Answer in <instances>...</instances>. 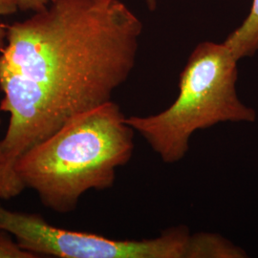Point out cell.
I'll return each instance as SVG.
<instances>
[{
    "mask_svg": "<svg viewBox=\"0 0 258 258\" xmlns=\"http://www.w3.org/2000/svg\"><path fill=\"white\" fill-rule=\"evenodd\" d=\"M143 31L120 0H52L8 25L0 51V153L15 161L75 116L112 101L128 79Z\"/></svg>",
    "mask_w": 258,
    "mask_h": 258,
    "instance_id": "cell-1",
    "label": "cell"
},
{
    "mask_svg": "<svg viewBox=\"0 0 258 258\" xmlns=\"http://www.w3.org/2000/svg\"><path fill=\"white\" fill-rule=\"evenodd\" d=\"M135 130L116 102L83 112L15 161L25 188L58 213L73 212L83 194L114 185L133 156Z\"/></svg>",
    "mask_w": 258,
    "mask_h": 258,
    "instance_id": "cell-2",
    "label": "cell"
},
{
    "mask_svg": "<svg viewBox=\"0 0 258 258\" xmlns=\"http://www.w3.org/2000/svg\"><path fill=\"white\" fill-rule=\"evenodd\" d=\"M238 59L224 42L204 41L194 48L179 79L174 102L151 116L126 121L166 164L184 159L191 136L220 122H252L256 113L236 92Z\"/></svg>",
    "mask_w": 258,
    "mask_h": 258,
    "instance_id": "cell-3",
    "label": "cell"
},
{
    "mask_svg": "<svg viewBox=\"0 0 258 258\" xmlns=\"http://www.w3.org/2000/svg\"><path fill=\"white\" fill-rule=\"evenodd\" d=\"M0 231L37 258H128L132 250L128 239L57 228L40 214L11 211L1 203Z\"/></svg>",
    "mask_w": 258,
    "mask_h": 258,
    "instance_id": "cell-4",
    "label": "cell"
},
{
    "mask_svg": "<svg viewBox=\"0 0 258 258\" xmlns=\"http://www.w3.org/2000/svg\"><path fill=\"white\" fill-rule=\"evenodd\" d=\"M224 43L239 60L255 55L258 51V0H252L249 16L233 31Z\"/></svg>",
    "mask_w": 258,
    "mask_h": 258,
    "instance_id": "cell-5",
    "label": "cell"
},
{
    "mask_svg": "<svg viewBox=\"0 0 258 258\" xmlns=\"http://www.w3.org/2000/svg\"><path fill=\"white\" fill-rule=\"evenodd\" d=\"M24 189L25 186L15 168V163L0 153V201L11 200L22 194Z\"/></svg>",
    "mask_w": 258,
    "mask_h": 258,
    "instance_id": "cell-6",
    "label": "cell"
},
{
    "mask_svg": "<svg viewBox=\"0 0 258 258\" xmlns=\"http://www.w3.org/2000/svg\"><path fill=\"white\" fill-rule=\"evenodd\" d=\"M0 258H37L35 254L22 249L13 236L0 231Z\"/></svg>",
    "mask_w": 258,
    "mask_h": 258,
    "instance_id": "cell-7",
    "label": "cell"
},
{
    "mask_svg": "<svg viewBox=\"0 0 258 258\" xmlns=\"http://www.w3.org/2000/svg\"><path fill=\"white\" fill-rule=\"evenodd\" d=\"M52 0H17L19 9L37 12L45 8Z\"/></svg>",
    "mask_w": 258,
    "mask_h": 258,
    "instance_id": "cell-8",
    "label": "cell"
},
{
    "mask_svg": "<svg viewBox=\"0 0 258 258\" xmlns=\"http://www.w3.org/2000/svg\"><path fill=\"white\" fill-rule=\"evenodd\" d=\"M19 10L17 0H0V17L10 16Z\"/></svg>",
    "mask_w": 258,
    "mask_h": 258,
    "instance_id": "cell-9",
    "label": "cell"
},
{
    "mask_svg": "<svg viewBox=\"0 0 258 258\" xmlns=\"http://www.w3.org/2000/svg\"><path fill=\"white\" fill-rule=\"evenodd\" d=\"M8 34V25L4 24L3 22H0V51L6 43Z\"/></svg>",
    "mask_w": 258,
    "mask_h": 258,
    "instance_id": "cell-10",
    "label": "cell"
},
{
    "mask_svg": "<svg viewBox=\"0 0 258 258\" xmlns=\"http://www.w3.org/2000/svg\"><path fill=\"white\" fill-rule=\"evenodd\" d=\"M147 4L149 11H155L157 8V1L158 0H144Z\"/></svg>",
    "mask_w": 258,
    "mask_h": 258,
    "instance_id": "cell-11",
    "label": "cell"
}]
</instances>
